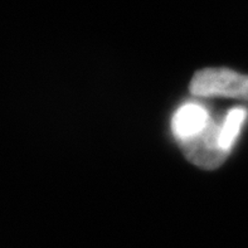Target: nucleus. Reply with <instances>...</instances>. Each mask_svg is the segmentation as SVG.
<instances>
[{
    "label": "nucleus",
    "mask_w": 248,
    "mask_h": 248,
    "mask_svg": "<svg viewBox=\"0 0 248 248\" xmlns=\"http://www.w3.org/2000/svg\"><path fill=\"white\" fill-rule=\"evenodd\" d=\"M208 111L198 104H186L176 111L171 121V130L178 141L193 138L204 129L209 120Z\"/></svg>",
    "instance_id": "7ed1b4c3"
},
{
    "label": "nucleus",
    "mask_w": 248,
    "mask_h": 248,
    "mask_svg": "<svg viewBox=\"0 0 248 248\" xmlns=\"http://www.w3.org/2000/svg\"><path fill=\"white\" fill-rule=\"evenodd\" d=\"M190 91L195 96H224L248 100V77L230 69L208 68L194 75Z\"/></svg>",
    "instance_id": "f257e3e1"
},
{
    "label": "nucleus",
    "mask_w": 248,
    "mask_h": 248,
    "mask_svg": "<svg viewBox=\"0 0 248 248\" xmlns=\"http://www.w3.org/2000/svg\"><path fill=\"white\" fill-rule=\"evenodd\" d=\"M247 110L243 107H236L228 112V115L224 119L223 124L220 126V144L222 148L230 153L233 144L236 141L241 127H242L245 120L247 119Z\"/></svg>",
    "instance_id": "20e7f679"
},
{
    "label": "nucleus",
    "mask_w": 248,
    "mask_h": 248,
    "mask_svg": "<svg viewBox=\"0 0 248 248\" xmlns=\"http://www.w3.org/2000/svg\"><path fill=\"white\" fill-rule=\"evenodd\" d=\"M220 126L211 119L199 134L179 142L189 161L205 169H216L223 164L228 153L220 144Z\"/></svg>",
    "instance_id": "f03ea898"
}]
</instances>
